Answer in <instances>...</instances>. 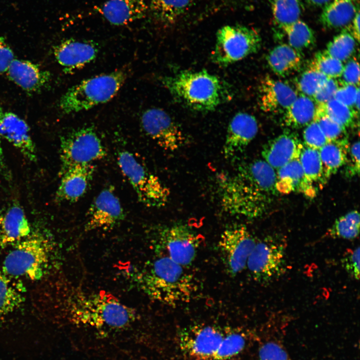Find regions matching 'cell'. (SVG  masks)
Wrapping results in <instances>:
<instances>
[{
  "mask_svg": "<svg viewBox=\"0 0 360 360\" xmlns=\"http://www.w3.org/2000/svg\"><path fill=\"white\" fill-rule=\"evenodd\" d=\"M304 147L298 134L288 130L266 144L262 154L266 162L278 170L298 158Z\"/></svg>",
  "mask_w": 360,
  "mask_h": 360,
  "instance_id": "obj_18",
  "label": "cell"
},
{
  "mask_svg": "<svg viewBox=\"0 0 360 360\" xmlns=\"http://www.w3.org/2000/svg\"><path fill=\"white\" fill-rule=\"evenodd\" d=\"M345 168V174L347 177L358 176L360 173V142H355L348 150Z\"/></svg>",
  "mask_w": 360,
  "mask_h": 360,
  "instance_id": "obj_46",
  "label": "cell"
},
{
  "mask_svg": "<svg viewBox=\"0 0 360 360\" xmlns=\"http://www.w3.org/2000/svg\"><path fill=\"white\" fill-rule=\"evenodd\" d=\"M304 146L319 150L328 140L316 121L305 127L302 133Z\"/></svg>",
  "mask_w": 360,
  "mask_h": 360,
  "instance_id": "obj_42",
  "label": "cell"
},
{
  "mask_svg": "<svg viewBox=\"0 0 360 360\" xmlns=\"http://www.w3.org/2000/svg\"><path fill=\"white\" fill-rule=\"evenodd\" d=\"M276 174V188L278 193L299 192L308 197L316 196L315 188L306 178L298 158L278 169Z\"/></svg>",
  "mask_w": 360,
  "mask_h": 360,
  "instance_id": "obj_24",
  "label": "cell"
},
{
  "mask_svg": "<svg viewBox=\"0 0 360 360\" xmlns=\"http://www.w3.org/2000/svg\"><path fill=\"white\" fill-rule=\"evenodd\" d=\"M258 94L260 109L274 114H284L298 95L288 84L269 76L261 80Z\"/></svg>",
  "mask_w": 360,
  "mask_h": 360,
  "instance_id": "obj_17",
  "label": "cell"
},
{
  "mask_svg": "<svg viewBox=\"0 0 360 360\" xmlns=\"http://www.w3.org/2000/svg\"><path fill=\"white\" fill-rule=\"evenodd\" d=\"M30 234L28 220L18 205L11 206L0 219V246L2 247L16 244Z\"/></svg>",
  "mask_w": 360,
  "mask_h": 360,
  "instance_id": "obj_25",
  "label": "cell"
},
{
  "mask_svg": "<svg viewBox=\"0 0 360 360\" xmlns=\"http://www.w3.org/2000/svg\"><path fill=\"white\" fill-rule=\"evenodd\" d=\"M160 255L143 266L126 270V276L150 299L170 306L190 301L197 288L185 268Z\"/></svg>",
  "mask_w": 360,
  "mask_h": 360,
  "instance_id": "obj_2",
  "label": "cell"
},
{
  "mask_svg": "<svg viewBox=\"0 0 360 360\" xmlns=\"http://www.w3.org/2000/svg\"><path fill=\"white\" fill-rule=\"evenodd\" d=\"M258 360H290L285 350L278 343L268 342L259 348Z\"/></svg>",
  "mask_w": 360,
  "mask_h": 360,
  "instance_id": "obj_43",
  "label": "cell"
},
{
  "mask_svg": "<svg viewBox=\"0 0 360 360\" xmlns=\"http://www.w3.org/2000/svg\"><path fill=\"white\" fill-rule=\"evenodd\" d=\"M328 78L321 72L308 68L296 80V88L299 94L312 98L313 96Z\"/></svg>",
  "mask_w": 360,
  "mask_h": 360,
  "instance_id": "obj_41",
  "label": "cell"
},
{
  "mask_svg": "<svg viewBox=\"0 0 360 360\" xmlns=\"http://www.w3.org/2000/svg\"><path fill=\"white\" fill-rule=\"evenodd\" d=\"M4 262V272L8 275L38 280L50 262L52 248L48 240L29 236L16 244Z\"/></svg>",
  "mask_w": 360,
  "mask_h": 360,
  "instance_id": "obj_6",
  "label": "cell"
},
{
  "mask_svg": "<svg viewBox=\"0 0 360 360\" xmlns=\"http://www.w3.org/2000/svg\"><path fill=\"white\" fill-rule=\"evenodd\" d=\"M309 68L316 70L328 78H336L340 77L344 64L342 62L324 50L314 54L310 64Z\"/></svg>",
  "mask_w": 360,
  "mask_h": 360,
  "instance_id": "obj_38",
  "label": "cell"
},
{
  "mask_svg": "<svg viewBox=\"0 0 360 360\" xmlns=\"http://www.w3.org/2000/svg\"><path fill=\"white\" fill-rule=\"evenodd\" d=\"M156 232L161 255L185 267L192 264L202 241L200 235L180 224L160 227Z\"/></svg>",
  "mask_w": 360,
  "mask_h": 360,
  "instance_id": "obj_11",
  "label": "cell"
},
{
  "mask_svg": "<svg viewBox=\"0 0 360 360\" xmlns=\"http://www.w3.org/2000/svg\"><path fill=\"white\" fill-rule=\"evenodd\" d=\"M314 120L318 124L328 142L346 137V128L329 116L322 104L317 105Z\"/></svg>",
  "mask_w": 360,
  "mask_h": 360,
  "instance_id": "obj_40",
  "label": "cell"
},
{
  "mask_svg": "<svg viewBox=\"0 0 360 360\" xmlns=\"http://www.w3.org/2000/svg\"><path fill=\"white\" fill-rule=\"evenodd\" d=\"M256 118L247 112L236 114L229 122L223 153L226 158H231L242 152L256 137L258 132Z\"/></svg>",
  "mask_w": 360,
  "mask_h": 360,
  "instance_id": "obj_16",
  "label": "cell"
},
{
  "mask_svg": "<svg viewBox=\"0 0 360 360\" xmlns=\"http://www.w3.org/2000/svg\"><path fill=\"white\" fill-rule=\"evenodd\" d=\"M340 86L338 80L328 78L318 90L312 98L317 105L324 104L334 98Z\"/></svg>",
  "mask_w": 360,
  "mask_h": 360,
  "instance_id": "obj_44",
  "label": "cell"
},
{
  "mask_svg": "<svg viewBox=\"0 0 360 360\" xmlns=\"http://www.w3.org/2000/svg\"><path fill=\"white\" fill-rule=\"evenodd\" d=\"M360 10L358 11L350 24L348 26L350 30L356 40L359 42L360 40Z\"/></svg>",
  "mask_w": 360,
  "mask_h": 360,
  "instance_id": "obj_50",
  "label": "cell"
},
{
  "mask_svg": "<svg viewBox=\"0 0 360 360\" xmlns=\"http://www.w3.org/2000/svg\"><path fill=\"white\" fill-rule=\"evenodd\" d=\"M142 126L146 134L160 147L168 151H175L184 144L182 130L164 110L151 108L141 116Z\"/></svg>",
  "mask_w": 360,
  "mask_h": 360,
  "instance_id": "obj_13",
  "label": "cell"
},
{
  "mask_svg": "<svg viewBox=\"0 0 360 360\" xmlns=\"http://www.w3.org/2000/svg\"><path fill=\"white\" fill-rule=\"evenodd\" d=\"M349 148L348 140L344 137L329 142L319 150L322 166V184L346 164Z\"/></svg>",
  "mask_w": 360,
  "mask_h": 360,
  "instance_id": "obj_27",
  "label": "cell"
},
{
  "mask_svg": "<svg viewBox=\"0 0 360 360\" xmlns=\"http://www.w3.org/2000/svg\"><path fill=\"white\" fill-rule=\"evenodd\" d=\"M0 136L19 150L29 160H36L35 146L28 124L15 114L0 109Z\"/></svg>",
  "mask_w": 360,
  "mask_h": 360,
  "instance_id": "obj_20",
  "label": "cell"
},
{
  "mask_svg": "<svg viewBox=\"0 0 360 360\" xmlns=\"http://www.w3.org/2000/svg\"><path fill=\"white\" fill-rule=\"evenodd\" d=\"M256 242L246 226L236 224L225 230L218 241V248L228 272L232 276L246 266Z\"/></svg>",
  "mask_w": 360,
  "mask_h": 360,
  "instance_id": "obj_12",
  "label": "cell"
},
{
  "mask_svg": "<svg viewBox=\"0 0 360 360\" xmlns=\"http://www.w3.org/2000/svg\"><path fill=\"white\" fill-rule=\"evenodd\" d=\"M359 10V0H332L324 6L320 22L327 29L345 28Z\"/></svg>",
  "mask_w": 360,
  "mask_h": 360,
  "instance_id": "obj_26",
  "label": "cell"
},
{
  "mask_svg": "<svg viewBox=\"0 0 360 360\" xmlns=\"http://www.w3.org/2000/svg\"><path fill=\"white\" fill-rule=\"evenodd\" d=\"M224 335L215 326H196L184 332L180 344L184 351L193 358L212 360Z\"/></svg>",
  "mask_w": 360,
  "mask_h": 360,
  "instance_id": "obj_15",
  "label": "cell"
},
{
  "mask_svg": "<svg viewBox=\"0 0 360 360\" xmlns=\"http://www.w3.org/2000/svg\"><path fill=\"white\" fill-rule=\"evenodd\" d=\"M316 106L317 104L312 98L298 94L283 114L284 124L294 129L306 127L314 121Z\"/></svg>",
  "mask_w": 360,
  "mask_h": 360,
  "instance_id": "obj_29",
  "label": "cell"
},
{
  "mask_svg": "<svg viewBox=\"0 0 360 360\" xmlns=\"http://www.w3.org/2000/svg\"><path fill=\"white\" fill-rule=\"evenodd\" d=\"M87 217L84 226L86 232L108 230L124 220L123 208L112 187L106 188L98 194L89 208Z\"/></svg>",
  "mask_w": 360,
  "mask_h": 360,
  "instance_id": "obj_14",
  "label": "cell"
},
{
  "mask_svg": "<svg viewBox=\"0 0 360 360\" xmlns=\"http://www.w3.org/2000/svg\"><path fill=\"white\" fill-rule=\"evenodd\" d=\"M14 59L12 50L4 39L0 36V74L6 72Z\"/></svg>",
  "mask_w": 360,
  "mask_h": 360,
  "instance_id": "obj_49",
  "label": "cell"
},
{
  "mask_svg": "<svg viewBox=\"0 0 360 360\" xmlns=\"http://www.w3.org/2000/svg\"><path fill=\"white\" fill-rule=\"evenodd\" d=\"M322 104L326 113L345 128L353 126L356 118V112L354 108L347 106L335 98Z\"/></svg>",
  "mask_w": 360,
  "mask_h": 360,
  "instance_id": "obj_39",
  "label": "cell"
},
{
  "mask_svg": "<svg viewBox=\"0 0 360 360\" xmlns=\"http://www.w3.org/2000/svg\"><path fill=\"white\" fill-rule=\"evenodd\" d=\"M305 2L311 6L316 7L324 6L332 0H304Z\"/></svg>",
  "mask_w": 360,
  "mask_h": 360,
  "instance_id": "obj_51",
  "label": "cell"
},
{
  "mask_svg": "<svg viewBox=\"0 0 360 360\" xmlns=\"http://www.w3.org/2000/svg\"><path fill=\"white\" fill-rule=\"evenodd\" d=\"M286 250L285 240L280 236H268L256 242L246 266L254 280L268 284L283 274Z\"/></svg>",
  "mask_w": 360,
  "mask_h": 360,
  "instance_id": "obj_10",
  "label": "cell"
},
{
  "mask_svg": "<svg viewBox=\"0 0 360 360\" xmlns=\"http://www.w3.org/2000/svg\"><path fill=\"white\" fill-rule=\"evenodd\" d=\"M266 60L271 70L282 77L299 70L303 60L300 52L286 44L274 48L268 54Z\"/></svg>",
  "mask_w": 360,
  "mask_h": 360,
  "instance_id": "obj_28",
  "label": "cell"
},
{
  "mask_svg": "<svg viewBox=\"0 0 360 360\" xmlns=\"http://www.w3.org/2000/svg\"><path fill=\"white\" fill-rule=\"evenodd\" d=\"M98 52V46L92 42L70 38L55 47L54 55L64 71L69 73L94 60Z\"/></svg>",
  "mask_w": 360,
  "mask_h": 360,
  "instance_id": "obj_19",
  "label": "cell"
},
{
  "mask_svg": "<svg viewBox=\"0 0 360 360\" xmlns=\"http://www.w3.org/2000/svg\"><path fill=\"white\" fill-rule=\"evenodd\" d=\"M7 275L0 270V318L18 308L24 300L20 290Z\"/></svg>",
  "mask_w": 360,
  "mask_h": 360,
  "instance_id": "obj_32",
  "label": "cell"
},
{
  "mask_svg": "<svg viewBox=\"0 0 360 360\" xmlns=\"http://www.w3.org/2000/svg\"><path fill=\"white\" fill-rule=\"evenodd\" d=\"M282 30L287 36L288 45L299 52L315 44L316 39L314 31L300 20Z\"/></svg>",
  "mask_w": 360,
  "mask_h": 360,
  "instance_id": "obj_33",
  "label": "cell"
},
{
  "mask_svg": "<svg viewBox=\"0 0 360 360\" xmlns=\"http://www.w3.org/2000/svg\"><path fill=\"white\" fill-rule=\"evenodd\" d=\"M160 80L177 102L198 112L212 111L228 97L224 82L206 70H184Z\"/></svg>",
  "mask_w": 360,
  "mask_h": 360,
  "instance_id": "obj_4",
  "label": "cell"
},
{
  "mask_svg": "<svg viewBox=\"0 0 360 360\" xmlns=\"http://www.w3.org/2000/svg\"><path fill=\"white\" fill-rule=\"evenodd\" d=\"M195 0H148V12L160 22L172 24L188 10Z\"/></svg>",
  "mask_w": 360,
  "mask_h": 360,
  "instance_id": "obj_30",
  "label": "cell"
},
{
  "mask_svg": "<svg viewBox=\"0 0 360 360\" xmlns=\"http://www.w3.org/2000/svg\"><path fill=\"white\" fill-rule=\"evenodd\" d=\"M96 10L110 24L122 26L145 17L148 0H108Z\"/></svg>",
  "mask_w": 360,
  "mask_h": 360,
  "instance_id": "obj_22",
  "label": "cell"
},
{
  "mask_svg": "<svg viewBox=\"0 0 360 360\" xmlns=\"http://www.w3.org/2000/svg\"><path fill=\"white\" fill-rule=\"evenodd\" d=\"M342 264L346 272L356 280L360 278V248L358 246L345 255L342 260Z\"/></svg>",
  "mask_w": 360,
  "mask_h": 360,
  "instance_id": "obj_48",
  "label": "cell"
},
{
  "mask_svg": "<svg viewBox=\"0 0 360 360\" xmlns=\"http://www.w3.org/2000/svg\"><path fill=\"white\" fill-rule=\"evenodd\" d=\"M340 82L345 84L359 86L360 84V66L357 60L350 58L344 66Z\"/></svg>",
  "mask_w": 360,
  "mask_h": 360,
  "instance_id": "obj_47",
  "label": "cell"
},
{
  "mask_svg": "<svg viewBox=\"0 0 360 360\" xmlns=\"http://www.w3.org/2000/svg\"><path fill=\"white\" fill-rule=\"evenodd\" d=\"M261 46L260 36L255 30L239 24L225 26L217 32L212 60L228 66L256 53Z\"/></svg>",
  "mask_w": 360,
  "mask_h": 360,
  "instance_id": "obj_8",
  "label": "cell"
},
{
  "mask_svg": "<svg viewBox=\"0 0 360 360\" xmlns=\"http://www.w3.org/2000/svg\"><path fill=\"white\" fill-rule=\"evenodd\" d=\"M339 81L340 86L335 94L334 98L354 109L356 96L360 93L359 86L345 84Z\"/></svg>",
  "mask_w": 360,
  "mask_h": 360,
  "instance_id": "obj_45",
  "label": "cell"
},
{
  "mask_svg": "<svg viewBox=\"0 0 360 360\" xmlns=\"http://www.w3.org/2000/svg\"><path fill=\"white\" fill-rule=\"evenodd\" d=\"M60 174L77 165L92 164L106 156L104 146L92 126H84L60 138Z\"/></svg>",
  "mask_w": 360,
  "mask_h": 360,
  "instance_id": "obj_9",
  "label": "cell"
},
{
  "mask_svg": "<svg viewBox=\"0 0 360 360\" xmlns=\"http://www.w3.org/2000/svg\"><path fill=\"white\" fill-rule=\"evenodd\" d=\"M95 170L93 164L77 165L60 174L61 180L56 191L60 201L74 202L86 192Z\"/></svg>",
  "mask_w": 360,
  "mask_h": 360,
  "instance_id": "obj_21",
  "label": "cell"
},
{
  "mask_svg": "<svg viewBox=\"0 0 360 360\" xmlns=\"http://www.w3.org/2000/svg\"><path fill=\"white\" fill-rule=\"evenodd\" d=\"M2 150L1 142H0V160H2Z\"/></svg>",
  "mask_w": 360,
  "mask_h": 360,
  "instance_id": "obj_52",
  "label": "cell"
},
{
  "mask_svg": "<svg viewBox=\"0 0 360 360\" xmlns=\"http://www.w3.org/2000/svg\"><path fill=\"white\" fill-rule=\"evenodd\" d=\"M356 42L348 26L327 44L325 50L342 62L349 59L354 53Z\"/></svg>",
  "mask_w": 360,
  "mask_h": 360,
  "instance_id": "obj_35",
  "label": "cell"
},
{
  "mask_svg": "<svg viewBox=\"0 0 360 360\" xmlns=\"http://www.w3.org/2000/svg\"><path fill=\"white\" fill-rule=\"evenodd\" d=\"M6 72L12 81L28 92L40 91L50 80L48 72L26 60L14 59Z\"/></svg>",
  "mask_w": 360,
  "mask_h": 360,
  "instance_id": "obj_23",
  "label": "cell"
},
{
  "mask_svg": "<svg viewBox=\"0 0 360 360\" xmlns=\"http://www.w3.org/2000/svg\"><path fill=\"white\" fill-rule=\"evenodd\" d=\"M276 174L264 160H256L238 167L232 174L220 177L218 188L225 212L247 218L260 216L278 193Z\"/></svg>",
  "mask_w": 360,
  "mask_h": 360,
  "instance_id": "obj_1",
  "label": "cell"
},
{
  "mask_svg": "<svg viewBox=\"0 0 360 360\" xmlns=\"http://www.w3.org/2000/svg\"><path fill=\"white\" fill-rule=\"evenodd\" d=\"M118 164L134 190L138 200L150 208H160L168 202V188L160 178L126 150L120 152Z\"/></svg>",
  "mask_w": 360,
  "mask_h": 360,
  "instance_id": "obj_7",
  "label": "cell"
},
{
  "mask_svg": "<svg viewBox=\"0 0 360 360\" xmlns=\"http://www.w3.org/2000/svg\"><path fill=\"white\" fill-rule=\"evenodd\" d=\"M274 21L282 29L300 20L304 10L302 0H271Z\"/></svg>",
  "mask_w": 360,
  "mask_h": 360,
  "instance_id": "obj_31",
  "label": "cell"
},
{
  "mask_svg": "<svg viewBox=\"0 0 360 360\" xmlns=\"http://www.w3.org/2000/svg\"><path fill=\"white\" fill-rule=\"evenodd\" d=\"M246 338L240 332L225 334L212 360H228L239 354L244 348Z\"/></svg>",
  "mask_w": 360,
  "mask_h": 360,
  "instance_id": "obj_37",
  "label": "cell"
},
{
  "mask_svg": "<svg viewBox=\"0 0 360 360\" xmlns=\"http://www.w3.org/2000/svg\"><path fill=\"white\" fill-rule=\"evenodd\" d=\"M360 214L356 210H352L336 220L327 232L333 238L352 240L360 232Z\"/></svg>",
  "mask_w": 360,
  "mask_h": 360,
  "instance_id": "obj_34",
  "label": "cell"
},
{
  "mask_svg": "<svg viewBox=\"0 0 360 360\" xmlns=\"http://www.w3.org/2000/svg\"><path fill=\"white\" fill-rule=\"evenodd\" d=\"M62 308L72 322L97 329H124L136 318L134 308L104 290L72 292L64 300Z\"/></svg>",
  "mask_w": 360,
  "mask_h": 360,
  "instance_id": "obj_3",
  "label": "cell"
},
{
  "mask_svg": "<svg viewBox=\"0 0 360 360\" xmlns=\"http://www.w3.org/2000/svg\"><path fill=\"white\" fill-rule=\"evenodd\" d=\"M127 78V71L120 69L84 80L64 94L60 108L64 114H70L107 102L117 94Z\"/></svg>",
  "mask_w": 360,
  "mask_h": 360,
  "instance_id": "obj_5",
  "label": "cell"
},
{
  "mask_svg": "<svg viewBox=\"0 0 360 360\" xmlns=\"http://www.w3.org/2000/svg\"><path fill=\"white\" fill-rule=\"evenodd\" d=\"M299 160L307 179L312 184L322 180V166L319 150L304 146Z\"/></svg>",
  "mask_w": 360,
  "mask_h": 360,
  "instance_id": "obj_36",
  "label": "cell"
}]
</instances>
